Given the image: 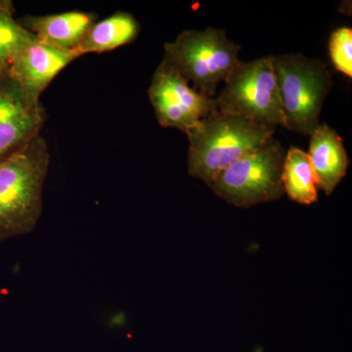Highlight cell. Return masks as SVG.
I'll return each instance as SVG.
<instances>
[{"label": "cell", "instance_id": "obj_1", "mask_svg": "<svg viewBox=\"0 0 352 352\" xmlns=\"http://www.w3.org/2000/svg\"><path fill=\"white\" fill-rule=\"evenodd\" d=\"M50 164L41 135L0 163V241L27 235L38 226Z\"/></svg>", "mask_w": 352, "mask_h": 352}, {"label": "cell", "instance_id": "obj_2", "mask_svg": "<svg viewBox=\"0 0 352 352\" xmlns=\"http://www.w3.org/2000/svg\"><path fill=\"white\" fill-rule=\"evenodd\" d=\"M275 131L239 116L212 113L186 133L189 175L210 185L227 166L273 138Z\"/></svg>", "mask_w": 352, "mask_h": 352}, {"label": "cell", "instance_id": "obj_3", "mask_svg": "<svg viewBox=\"0 0 352 352\" xmlns=\"http://www.w3.org/2000/svg\"><path fill=\"white\" fill-rule=\"evenodd\" d=\"M241 47L223 30H188L164 45V63L175 69L199 94L214 98L217 87L240 63Z\"/></svg>", "mask_w": 352, "mask_h": 352}, {"label": "cell", "instance_id": "obj_4", "mask_svg": "<svg viewBox=\"0 0 352 352\" xmlns=\"http://www.w3.org/2000/svg\"><path fill=\"white\" fill-rule=\"evenodd\" d=\"M285 127L310 135L320 126L322 107L333 80L326 65L302 54L273 56Z\"/></svg>", "mask_w": 352, "mask_h": 352}, {"label": "cell", "instance_id": "obj_5", "mask_svg": "<svg viewBox=\"0 0 352 352\" xmlns=\"http://www.w3.org/2000/svg\"><path fill=\"white\" fill-rule=\"evenodd\" d=\"M285 157L281 143L271 138L227 166L208 186L215 195L237 208L278 200L285 193L282 180Z\"/></svg>", "mask_w": 352, "mask_h": 352}, {"label": "cell", "instance_id": "obj_6", "mask_svg": "<svg viewBox=\"0 0 352 352\" xmlns=\"http://www.w3.org/2000/svg\"><path fill=\"white\" fill-rule=\"evenodd\" d=\"M215 98L219 112L239 116L263 126L285 127L273 56L241 61Z\"/></svg>", "mask_w": 352, "mask_h": 352}, {"label": "cell", "instance_id": "obj_7", "mask_svg": "<svg viewBox=\"0 0 352 352\" xmlns=\"http://www.w3.org/2000/svg\"><path fill=\"white\" fill-rule=\"evenodd\" d=\"M148 94L160 126L179 129L185 134L219 111L215 97L199 94L164 61L155 71Z\"/></svg>", "mask_w": 352, "mask_h": 352}, {"label": "cell", "instance_id": "obj_8", "mask_svg": "<svg viewBox=\"0 0 352 352\" xmlns=\"http://www.w3.org/2000/svg\"><path fill=\"white\" fill-rule=\"evenodd\" d=\"M44 122L41 101L28 96L7 69L0 75V163L41 135Z\"/></svg>", "mask_w": 352, "mask_h": 352}, {"label": "cell", "instance_id": "obj_9", "mask_svg": "<svg viewBox=\"0 0 352 352\" xmlns=\"http://www.w3.org/2000/svg\"><path fill=\"white\" fill-rule=\"evenodd\" d=\"M76 58L73 52L34 38L14 55L9 62L8 71L28 96L39 100L60 72Z\"/></svg>", "mask_w": 352, "mask_h": 352}, {"label": "cell", "instance_id": "obj_10", "mask_svg": "<svg viewBox=\"0 0 352 352\" xmlns=\"http://www.w3.org/2000/svg\"><path fill=\"white\" fill-rule=\"evenodd\" d=\"M310 163L317 185L331 195L346 175L349 161L342 138L335 129L320 124L310 134Z\"/></svg>", "mask_w": 352, "mask_h": 352}, {"label": "cell", "instance_id": "obj_11", "mask_svg": "<svg viewBox=\"0 0 352 352\" xmlns=\"http://www.w3.org/2000/svg\"><path fill=\"white\" fill-rule=\"evenodd\" d=\"M94 21V14L69 11L39 17L28 16L19 23L38 41L74 53Z\"/></svg>", "mask_w": 352, "mask_h": 352}, {"label": "cell", "instance_id": "obj_12", "mask_svg": "<svg viewBox=\"0 0 352 352\" xmlns=\"http://www.w3.org/2000/svg\"><path fill=\"white\" fill-rule=\"evenodd\" d=\"M140 30L138 20L126 12H118L95 23L87 30L74 51L76 57L89 53L109 52L132 43Z\"/></svg>", "mask_w": 352, "mask_h": 352}, {"label": "cell", "instance_id": "obj_13", "mask_svg": "<svg viewBox=\"0 0 352 352\" xmlns=\"http://www.w3.org/2000/svg\"><path fill=\"white\" fill-rule=\"evenodd\" d=\"M284 192L292 200L302 205H311L318 200L316 176L307 153L291 148L286 153L283 166Z\"/></svg>", "mask_w": 352, "mask_h": 352}, {"label": "cell", "instance_id": "obj_14", "mask_svg": "<svg viewBox=\"0 0 352 352\" xmlns=\"http://www.w3.org/2000/svg\"><path fill=\"white\" fill-rule=\"evenodd\" d=\"M13 11L11 2L0 1V65H9L14 55L36 38L14 19Z\"/></svg>", "mask_w": 352, "mask_h": 352}, {"label": "cell", "instance_id": "obj_15", "mask_svg": "<svg viewBox=\"0 0 352 352\" xmlns=\"http://www.w3.org/2000/svg\"><path fill=\"white\" fill-rule=\"evenodd\" d=\"M333 66L349 78H352V30L340 28L333 32L329 44Z\"/></svg>", "mask_w": 352, "mask_h": 352}, {"label": "cell", "instance_id": "obj_16", "mask_svg": "<svg viewBox=\"0 0 352 352\" xmlns=\"http://www.w3.org/2000/svg\"><path fill=\"white\" fill-rule=\"evenodd\" d=\"M8 69V65H0V75L3 74Z\"/></svg>", "mask_w": 352, "mask_h": 352}]
</instances>
